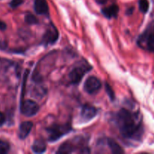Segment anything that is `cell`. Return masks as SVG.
Instances as JSON below:
<instances>
[{"label": "cell", "mask_w": 154, "mask_h": 154, "mask_svg": "<svg viewBox=\"0 0 154 154\" xmlns=\"http://www.w3.org/2000/svg\"><path fill=\"white\" fill-rule=\"evenodd\" d=\"M107 1L108 0H96V2L98 4H105Z\"/></svg>", "instance_id": "7402d4cb"}, {"label": "cell", "mask_w": 154, "mask_h": 154, "mask_svg": "<svg viewBox=\"0 0 154 154\" xmlns=\"http://www.w3.org/2000/svg\"><path fill=\"white\" fill-rule=\"evenodd\" d=\"M102 87V83L96 77L91 76L86 80L84 83V90L89 94H93L99 91Z\"/></svg>", "instance_id": "5b68a950"}, {"label": "cell", "mask_w": 154, "mask_h": 154, "mask_svg": "<svg viewBox=\"0 0 154 154\" xmlns=\"http://www.w3.org/2000/svg\"><path fill=\"white\" fill-rule=\"evenodd\" d=\"M59 38V32L57 28L51 24V26L48 27L47 31L42 38V42L45 45H52L55 43Z\"/></svg>", "instance_id": "8992f818"}, {"label": "cell", "mask_w": 154, "mask_h": 154, "mask_svg": "<svg viewBox=\"0 0 154 154\" xmlns=\"http://www.w3.org/2000/svg\"><path fill=\"white\" fill-rule=\"evenodd\" d=\"M105 87H106V91H107V93H108L109 97L111 98V99L114 100V90H112V88L111 87V86H110L109 84H105Z\"/></svg>", "instance_id": "ac0fdd59"}, {"label": "cell", "mask_w": 154, "mask_h": 154, "mask_svg": "<svg viewBox=\"0 0 154 154\" xmlns=\"http://www.w3.org/2000/svg\"><path fill=\"white\" fill-rule=\"evenodd\" d=\"M32 126V123L29 121H26L21 123L19 128V132H18L19 138L21 139H24V138H26L31 132Z\"/></svg>", "instance_id": "9c48e42d"}, {"label": "cell", "mask_w": 154, "mask_h": 154, "mask_svg": "<svg viewBox=\"0 0 154 154\" xmlns=\"http://www.w3.org/2000/svg\"><path fill=\"white\" fill-rule=\"evenodd\" d=\"M75 147L72 142H65L60 145L59 147V150H57V153L60 154H66V153H72L75 151Z\"/></svg>", "instance_id": "8fae6325"}, {"label": "cell", "mask_w": 154, "mask_h": 154, "mask_svg": "<svg viewBox=\"0 0 154 154\" xmlns=\"http://www.w3.org/2000/svg\"><path fill=\"white\" fill-rule=\"evenodd\" d=\"M147 48L150 52H154V33H150L146 38Z\"/></svg>", "instance_id": "5bb4252c"}, {"label": "cell", "mask_w": 154, "mask_h": 154, "mask_svg": "<svg viewBox=\"0 0 154 154\" xmlns=\"http://www.w3.org/2000/svg\"><path fill=\"white\" fill-rule=\"evenodd\" d=\"M48 132L49 134V140L51 141H55L69 133L71 131L70 126L67 124L63 125H54L51 127L48 128Z\"/></svg>", "instance_id": "7a4b0ae2"}, {"label": "cell", "mask_w": 154, "mask_h": 154, "mask_svg": "<svg viewBox=\"0 0 154 154\" xmlns=\"http://www.w3.org/2000/svg\"><path fill=\"white\" fill-rule=\"evenodd\" d=\"M5 122V116L4 115L3 113L0 112V126H2Z\"/></svg>", "instance_id": "ffe728a7"}, {"label": "cell", "mask_w": 154, "mask_h": 154, "mask_svg": "<svg viewBox=\"0 0 154 154\" xmlns=\"http://www.w3.org/2000/svg\"><path fill=\"white\" fill-rule=\"evenodd\" d=\"M107 142H108V145L109 147L110 150H111L113 153L115 154H120V153H123L124 151L122 149V147L116 142L114 140L111 139V138H108L107 140Z\"/></svg>", "instance_id": "4fadbf2b"}, {"label": "cell", "mask_w": 154, "mask_h": 154, "mask_svg": "<svg viewBox=\"0 0 154 154\" xmlns=\"http://www.w3.org/2000/svg\"><path fill=\"white\" fill-rule=\"evenodd\" d=\"M25 21L28 24H30V25H32V24H37L38 23L37 18L34 15L31 14H28L26 15Z\"/></svg>", "instance_id": "e0dca14e"}, {"label": "cell", "mask_w": 154, "mask_h": 154, "mask_svg": "<svg viewBox=\"0 0 154 154\" xmlns=\"http://www.w3.org/2000/svg\"><path fill=\"white\" fill-rule=\"evenodd\" d=\"M102 14L108 18L116 17L118 14L119 7L117 5H112L109 7L105 8L102 9Z\"/></svg>", "instance_id": "30bf717a"}, {"label": "cell", "mask_w": 154, "mask_h": 154, "mask_svg": "<svg viewBox=\"0 0 154 154\" xmlns=\"http://www.w3.org/2000/svg\"><path fill=\"white\" fill-rule=\"evenodd\" d=\"M39 110V106L32 100H26L21 102L20 111L26 117H32L35 115Z\"/></svg>", "instance_id": "277c9868"}, {"label": "cell", "mask_w": 154, "mask_h": 154, "mask_svg": "<svg viewBox=\"0 0 154 154\" xmlns=\"http://www.w3.org/2000/svg\"><path fill=\"white\" fill-rule=\"evenodd\" d=\"M7 27L5 23H4L3 21L0 20V30H5Z\"/></svg>", "instance_id": "44dd1931"}, {"label": "cell", "mask_w": 154, "mask_h": 154, "mask_svg": "<svg viewBox=\"0 0 154 154\" xmlns=\"http://www.w3.org/2000/svg\"><path fill=\"white\" fill-rule=\"evenodd\" d=\"M32 150L35 153H42L46 150V144L42 139L35 141L34 144L32 146Z\"/></svg>", "instance_id": "7c38bea8"}, {"label": "cell", "mask_w": 154, "mask_h": 154, "mask_svg": "<svg viewBox=\"0 0 154 154\" xmlns=\"http://www.w3.org/2000/svg\"><path fill=\"white\" fill-rule=\"evenodd\" d=\"M23 2L24 0H11L10 5L13 8H17L18 6L20 5Z\"/></svg>", "instance_id": "d6986e66"}, {"label": "cell", "mask_w": 154, "mask_h": 154, "mask_svg": "<svg viewBox=\"0 0 154 154\" xmlns=\"http://www.w3.org/2000/svg\"><path fill=\"white\" fill-rule=\"evenodd\" d=\"M34 8L38 14L48 15L49 13V7L47 0H35Z\"/></svg>", "instance_id": "ba28073f"}, {"label": "cell", "mask_w": 154, "mask_h": 154, "mask_svg": "<svg viewBox=\"0 0 154 154\" xmlns=\"http://www.w3.org/2000/svg\"><path fill=\"white\" fill-rule=\"evenodd\" d=\"M90 70V67L86 65H80L74 68L70 72L69 75V78L70 82L73 84H79L80 81L82 80L83 77L86 73Z\"/></svg>", "instance_id": "3957f363"}, {"label": "cell", "mask_w": 154, "mask_h": 154, "mask_svg": "<svg viewBox=\"0 0 154 154\" xmlns=\"http://www.w3.org/2000/svg\"><path fill=\"white\" fill-rule=\"evenodd\" d=\"M117 124L120 133L126 138H135L141 135V125L127 109L120 110L117 114Z\"/></svg>", "instance_id": "6da1fadb"}, {"label": "cell", "mask_w": 154, "mask_h": 154, "mask_svg": "<svg viewBox=\"0 0 154 154\" xmlns=\"http://www.w3.org/2000/svg\"><path fill=\"white\" fill-rule=\"evenodd\" d=\"M139 9L142 13H146L149 9V2L148 0H139L138 2Z\"/></svg>", "instance_id": "9a60e30c"}, {"label": "cell", "mask_w": 154, "mask_h": 154, "mask_svg": "<svg viewBox=\"0 0 154 154\" xmlns=\"http://www.w3.org/2000/svg\"><path fill=\"white\" fill-rule=\"evenodd\" d=\"M0 45H1V44H0Z\"/></svg>", "instance_id": "603a6c76"}, {"label": "cell", "mask_w": 154, "mask_h": 154, "mask_svg": "<svg viewBox=\"0 0 154 154\" xmlns=\"http://www.w3.org/2000/svg\"><path fill=\"white\" fill-rule=\"evenodd\" d=\"M10 145L5 141H0V154H5L9 151Z\"/></svg>", "instance_id": "2e32d148"}, {"label": "cell", "mask_w": 154, "mask_h": 154, "mask_svg": "<svg viewBox=\"0 0 154 154\" xmlns=\"http://www.w3.org/2000/svg\"><path fill=\"white\" fill-rule=\"evenodd\" d=\"M97 114V110L95 107L90 105H84L81 111V117L84 121L92 120Z\"/></svg>", "instance_id": "52a82bcc"}]
</instances>
